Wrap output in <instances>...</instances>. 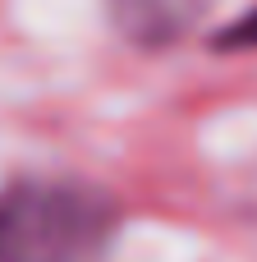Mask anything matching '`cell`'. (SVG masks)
Segmentation results:
<instances>
[{
    "mask_svg": "<svg viewBox=\"0 0 257 262\" xmlns=\"http://www.w3.org/2000/svg\"><path fill=\"white\" fill-rule=\"evenodd\" d=\"M120 203L74 175H23L0 189V262H106Z\"/></svg>",
    "mask_w": 257,
    "mask_h": 262,
    "instance_id": "cell-1",
    "label": "cell"
},
{
    "mask_svg": "<svg viewBox=\"0 0 257 262\" xmlns=\"http://www.w3.org/2000/svg\"><path fill=\"white\" fill-rule=\"evenodd\" d=\"M207 9H212V0H106L115 32L143 51L184 41L207 18Z\"/></svg>",
    "mask_w": 257,
    "mask_h": 262,
    "instance_id": "cell-2",
    "label": "cell"
},
{
    "mask_svg": "<svg viewBox=\"0 0 257 262\" xmlns=\"http://www.w3.org/2000/svg\"><path fill=\"white\" fill-rule=\"evenodd\" d=\"M216 51H257V9L239 14L235 23H225L216 37H212Z\"/></svg>",
    "mask_w": 257,
    "mask_h": 262,
    "instance_id": "cell-3",
    "label": "cell"
}]
</instances>
